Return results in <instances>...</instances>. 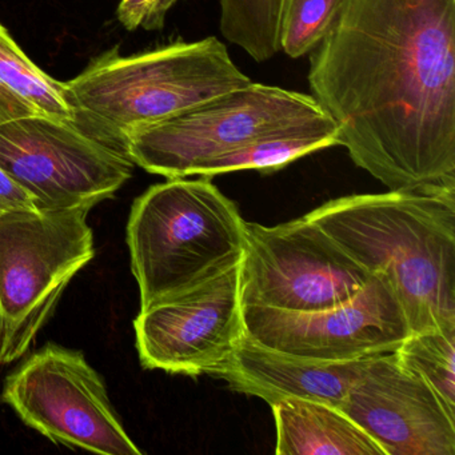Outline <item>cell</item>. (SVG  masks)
<instances>
[{"instance_id":"cell-1","label":"cell","mask_w":455,"mask_h":455,"mask_svg":"<svg viewBox=\"0 0 455 455\" xmlns=\"http://www.w3.org/2000/svg\"><path fill=\"white\" fill-rule=\"evenodd\" d=\"M308 84L388 190L455 191V0H345Z\"/></svg>"},{"instance_id":"cell-2","label":"cell","mask_w":455,"mask_h":455,"mask_svg":"<svg viewBox=\"0 0 455 455\" xmlns=\"http://www.w3.org/2000/svg\"><path fill=\"white\" fill-rule=\"evenodd\" d=\"M307 217L387 278L410 334L455 326V191L343 196Z\"/></svg>"},{"instance_id":"cell-3","label":"cell","mask_w":455,"mask_h":455,"mask_svg":"<svg viewBox=\"0 0 455 455\" xmlns=\"http://www.w3.org/2000/svg\"><path fill=\"white\" fill-rule=\"evenodd\" d=\"M215 38L175 42L124 57L116 46L66 82L73 122L90 137L126 153L130 132L180 116L251 84Z\"/></svg>"},{"instance_id":"cell-4","label":"cell","mask_w":455,"mask_h":455,"mask_svg":"<svg viewBox=\"0 0 455 455\" xmlns=\"http://www.w3.org/2000/svg\"><path fill=\"white\" fill-rule=\"evenodd\" d=\"M246 225L212 178H172L138 196L126 236L140 310L241 263Z\"/></svg>"},{"instance_id":"cell-5","label":"cell","mask_w":455,"mask_h":455,"mask_svg":"<svg viewBox=\"0 0 455 455\" xmlns=\"http://www.w3.org/2000/svg\"><path fill=\"white\" fill-rule=\"evenodd\" d=\"M90 209L0 217V366L22 358L95 257Z\"/></svg>"},{"instance_id":"cell-6","label":"cell","mask_w":455,"mask_h":455,"mask_svg":"<svg viewBox=\"0 0 455 455\" xmlns=\"http://www.w3.org/2000/svg\"><path fill=\"white\" fill-rule=\"evenodd\" d=\"M335 122L311 95L251 84L130 132L126 153L150 174L191 177L202 162L258 138Z\"/></svg>"},{"instance_id":"cell-7","label":"cell","mask_w":455,"mask_h":455,"mask_svg":"<svg viewBox=\"0 0 455 455\" xmlns=\"http://www.w3.org/2000/svg\"><path fill=\"white\" fill-rule=\"evenodd\" d=\"M2 398L54 443L105 455H142L124 430L102 375L82 351L47 343L4 380Z\"/></svg>"},{"instance_id":"cell-8","label":"cell","mask_w":455,"mask_h":455,"mask_svg":"<svg viewBox=\"0 0 455 455\" xmlns=\"http://www.w3.org/2000/svg\"><path fill=\"white\" fill-rule=\"evenodd\" d=\"M242 302L316 311L353 298L371 278L307 215L281 225L247 223Z\"/></svg>"},{"instance_id":"cell-9","label":"cell","mask_w":455,"mask_h":455,"mask_svg":"<svg viewBox=\"0 0 455 455\" xmlns=\"http://www.w3.org/2000/svg\"><path fill=\"white\" fill-rule=\"evenodd\" d=\"M0 166L36 199L41 212L92 210L132 177L134 162L70 119L31 116L0 126Z\"/></svg>"},{"instance_id":"cell-10","label":"cell","mask_w":455,"mask_h":455,"mask_svg":"<svg viewBox=\"0 0 455 455\" xmlns=\"http://www.w3.org/2000/svg\"><path fill=\"white\" fill-rule=\"evenodd\" d=\"M244 330L265 347L322 362L393 353L410 334L403 310L382 274L346 302L316 311L244 306Z\"/></svg>"},{"instance_id":"cell-11","label":"cell","mask_w":455,"mask_h":455,"mask_svg":"<svg viewBox=\"0 0 455 455\" xmlns=\"http://www.w3.org/2000/svg\"><path fill=\"white\" fill-rule=\"evenodd\" d=\"M134 330L145 369L190 377L215 375L246 335L242 262L142 308Z\"/></svg>"},{"instance_id":"cell-12","label":"cell","mask_w":455,"mask_h":455,"mask_svg":"<svg viewBox=\"0 0 455 455\" xmlns=\"http://www.w3.org/2000/svg\"><path fill=\"white\" fill-rule=\"evenodd\" d=\"M386 455H455V417L395 354L374 356L339 406Z\"/></svg>"},{"instance_id":"cell-13","label":"cell","mask_w":455,"mask_h":455,"mask_svg":"<svg viewBox=\"0 0 455 455\" xmlns=\"http://www.w3.org/2000/svg\"><path fill=\"white\" fill-rule=\"evenodd\" d=\"M374 356L322 362L265 347L242 338L215 372L236 393L258 396L270 406L286 399H310L339 406Z\"/></svg>"},{"instance_id":"cell-14","label":"cell","mask_w":455,"mask_h":455,"mask_svg":"<svg viewBox=\"0 0 455 455\" xmlns=\"http://www.w3.org/2000/svg\"><path fill=\"white\" fill-rule=\"evenodd\" d=\"M278 455H386L345 411L326 402L286 399L271 406Z\"/></svg>"},{"instance_id":"cell-15","label":"cell","mask_w":455,"mask_h":455,"mask_svg":"<svg viewBox=\"0 0 455 455\" xmlns=\"http://www.w3.org/2000/svg\"><path fill=\"white\" fill-rule=\"evenodd\" d=\"M332 146H338L337 124L275 132L202 162L191 177L212 178L244 170L268 174Z\"/></svg>"},{"instance_id":"cell-16","label":"cell","mask_w":455,"mask_h":455,"mask_svg":"<svg viewBox=\"0 0 455 455\" xmlns=\"http://www.w3.org/2000/svg\"><path fill=\"white\" fill-rule=\"evenodd\" d=\"M394 354L398 363L422 379L455 417V326L411 332Z\"/></svg>"},{"instance_id":"cell-17","label":"cell","mask_w":455,"mask_h":455,"mask_svg":"<svg viewBox=\"0 0 455 455\" xmlns=\"http://www.w3.org/2000/svg\"><path fill=\"white\" fill-rule=\"evenodd\" d=\"M282 0H220L223 38L255 62L275 57L279 49Z\"/></svg>"},{"instance_id":"cell-18","label":"cell","mask_w":455,"mask_h":455,"mask_svg":"<svg viewBox=\"0 0 455 455\" xmlns=\"http://www.w3.org/2000/svg\"><path fill=\"white\" fill-rule=\"evenodd\" d=\"M0 84L44 116L73 121V110L66 100L65 84L47 76L31 62L2 25Z\"/></svg>"},{"instance_id":"cell-19","label":"cell","mask_w":455,"mask_h":455,"mask_svg":"<svg viewBox=\"0 0 455 455\" xmlns=\"http://www.w3.org/2000/svg\"><path fill=\"white\" fill-rule=\"evenodd\" d=\"M345 0H282L279 49L299 60L310 55L331 30Z\"/></svg>"},{"instance_id":"cell-20","label":"cell","mask_w":455,"mask_h":455,"mask_svg":"<svg viewBox=\"0 0 455 455\" xmlns=\"http://www.w3.org/2000/svg\"><path fill=\"white\" fill-rule=\"evenodd\" d=\"M180 0H122L116 12L126 30L158 31L164 28L167 14Z\"/></svg>"},{"instance_id":"cell-21","label":"cell","mask_w":455,"mask_h":455,"mask_svg":"<svg viewBox=\"0 0 455 455\" xmlns=\"http://www.w3.org/2000/svg\"><path fill=\"white\" fill-rule=\"evenodd\" d=\"M41 212L36 196L0 166V217L12 212Z\"/></svg>"},{"instance_id":"cell-22","label":"cell","mask_w":455,"mask_h":455,"mask_svg":"<svg viewBox=\"0 0 455 455\" xmlns=\"http://www.w3.org/2000/svg\"><path fill=\"white\" fill-rule=\"evenodd\" d=\"M36 108H34L30 103L18 97L12 90L0 84V126L7 122L15 121V119L26 118V116H38ZM44 116V114H41Z\"/></svg>"}]
</instances>
